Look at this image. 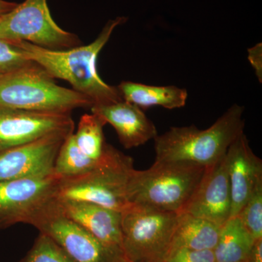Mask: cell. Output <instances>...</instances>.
I'll use <instances>...</instances> for the list:
<instances>
[{
	"instance_id": "cell-1",
	"label": "cell",
	"mask_w": 262,
	"mask_h": 262,
	"mask_svg": "<svg viewBox=\"0 0 262 262\" xmlns=\"http://www.w3.org/2000/svg\"><path fill=\"white\" fill-rule=\"evenodd\" d=\"M127 20L126 17L108 20L94 42L63 51L47 49L27 42L12 43L18 46L24 56L42 67L52 78L67 81L73 90L87 96L93 106L108 104L123 99L117 87L106 83L98 75V56L115 29Z\"/></svg>"
},
{
	"instance_id": "cell-2",
	"label": "cell",
	"mask_w": 262,
	"mask_h": 262,
	"mask_svg": "<svg viewBox=\"0 0 262 262\" xmlns=\"http://www.w3.org/2000/svg\"><path fill=\"white\" fill-rule=\"evenodd\" d=\"M244 107L233 104L206 130L194 125L172 127L155 137V162H182L208 167L227 152L244 133Z\"/></svg>"
},
{
	"instance_id": "cell-3",
	"label": "cell",
	"mask_w": 262,
	"mask_h": 262,
	"mask_svg": "<svg viewBox=\"0 0 262 262\" xmlns=\"http://www.w3.org/2000/svg\"><path fill=\"white\" fill-rule=\"evenodd\" d=\"M206 167L182 162H155L147 170L134 169L127 188L130 205L159 211H182Z\"/></svg>"
},
{
	"instance_id": "cell-4",
	"label": "cell",
	"mask_w": 262,
	"mask_h": 262,
	"mask_svg": "<svg viewBox=\"0 0 262 262\" xmlns=\"http://www.w3.org/2000/svg\"><path fill=\"white\" fill-rule=\"evenodd\" d=\"M134 169L132 158L110 144L94 168L59 179L55 200L87 202L122 212L130 205L127 188Z\"/></svg>"
},
{
	"instance_id": "cell-5",
	"label": "cell",
	"mask_w": 262,
	"mask_h": 262,
	"mask_svg": "<svg viewBox=\"0 0 262 262\" xmlns=\"http://www.w3.org/2000/svg\"><path fill=\"white\" fill-rule=\"evenodd\" d=\"M35 63L0 77V106L38 113L69 114L91 108L92 101L73 89L58 85Z\"/></svg>"
},
{
	"instance_id": "cell-6",
	"label": "cell",
	"mask_w": 262,
	"mask_h": 262,
	"mask_svg": "<svg viewBox=\"0 0 262 262\" xmlns=\"http://www.w3.org/2000/svg\"><path fill=\"white\" fill-rule=\"evenodd\" d=\"M122 213V248L129 262H165L178 213L130 205Z\"/></svg>"
},
{
	"instance_id": "cell-7",
	"label": "cell",
	"mask_w": 262,
	"mask_h": 262,
	"mask_svg": "<svg viewBox=\"0 0 262 262\" xmlns=\"http://www.w3.org/2000/svg\"><path fill=\"white\" fill-rule=\"evenodd\" d=\"M0 39L10 42H27L54 51L68 50L81 44L76 34L57 25L47 0H25L0 15Z\"/></svg>"
},
{
	"instance_id": "cell-8",
	"label": "cell",
	"mask_w": 262,
	"mask_h": 262,
	"mask_svg": "<svg viewBox=\"0 0 262 262\" xmlns=\"http://www.w3.org/2000/svg\"><path fill=\"white\" fill-rule=\"evenodd\" d=\"M31 225L51 237L77 262H129L121 248L100 241L66 216L55 200L36 215Z\"/></svg>"
},
{
	"instance_id": "cell-9",
	"label": "cell",
	"mask_w": 262,
	"mask_h": 262,
	"mask_svg": "<svg viewBox=\"0 0 262 262\" xmlns=\"http://www.w3.org/2000/svg\"><path fill=\"white\" fill-rule=\"evenodd\" d=\"M59 179L53 174L0 182V229L31 225L56 198Z\"/></svg>"
},
{
	"instance_id": "cell-10",
	"label": "cell",
	"mask_w": 262,
	"mask_h": 262,
	"mask_svg": "<svg viewBox=\"0 0 262 262\" xmlns=\"http://www.w3.org/2000/svg\"><path fill=\"white\" fill-rule=\"evenodd\" d=\"M69 114L38 113L0 106V152L56 133L72 134Z\"/></svg>"
},
{
	"instance_id": "cell-11",
	"label": "cell",
	"mask_w": 262,
	"mask_h": 262,
	"mask_svg": "<svg viewBox=\"0 0 262 262\" xmlns=\"http://www.w3.org/2000/svg\"><path fill=\"white\" fill-rule=\"evenodd\" d=\"M70 134H50L1 151L0 182L53 174L57 155L66 138Z\"/></svg>"
},
{
	"instance_id": "cell-12",
	"label": "cell",
	"mask_w": 262,
	"mask_h": 262,
	"mask_svg": "<svg viewBox=\"0 0 262 262\" xmlns=\"http://www.w3.org/2000/svg\"><path fill=\"white\" fill-rule=\"evenodd\" d=\"M179 213H186L222 226L230 218L231 194L226 154L206 167L192 196Z\"/></svg>"
},
{
	"instance_id": "cell-13",
	"label": "cell",
	"mask_w": 262,
	"mask_h": 262,
	"mask_svg": "<svg viewBox=\"0 0 262 262\" xmlns=\"http://www.w3.org/2000/svg\"><path fill=\"white\" fill-rule=\"evenodd\" d=\"M226 158L230 187V217H233L239 214L262 181V161L253 153L244 133L229 146Z\"/></svg>"
},
{
	"instance_id": "cell-14",
	"label": "cell",
	"mask_w": 262,
	"mask_h": 262,
	"mask_svg": "<svg viewBox=\"0 0 262 262\" xmlns=\"http://www.w3.org/2000/svg\"><path fill=\"white\" fill-rule=\"evenodd\" d=\"M91 110V113L101 117L115 129L119 141L125 149L143 145L158 135L155 124L142 110L123 100L94 105Z\"/></svg>"
},
{
	"instance_id": "cell-15",
	"label": "cell",
	"mask_w": 262,
	"mask_h": 262,
	"mask_svg": "<svg viewBox=\"0 0 262 262\" xmlns=\"http://www.w3.org/2000/svg\"><path fill=\"white\" fill-rule=\"evenodd\" d=\"M55 202L66 216L100 241L122 248L121 212L87 202L57 200Z\"/></svg>"
},
{
	"instance_id": "cell-16",
	"label": "cell",
	"mask_w": 262,
	"mask_h": 262,
	"mask_svg": "<svg viewBox=\"0 0 262 262\" xmlns=\"http://www.w3.org/2000/svg\"><path fill=\"white\" fill-rule=\"evenodd\" d=\"M123 101L142 110L159 106L168 110L185 106L188 93L175 85L155 86L123 81L117 86Z\"/></svg>"
},
{
	"instance_id": "cell-17",
	"label": "cell",
	"mask_w": 262,
	"mask_h": 262,
	"mask_svg": "<svg viewBox=\"0 0 262 262\" xmlns=\"http://www.w3.org/2000/svg\"><path fill=\"white\" fill-rule=\"evenodd\" d=\"M221 227L189 213H178L170 253L179 248L213 251L218 241Z\"/></svg>"
},
{
	"instance_id": "cell-18",
	"label": "cell",
	"mask_w": 262,
	"mask_h": 262,
	"mask_svg": "<svg viewBox=\"0 0 262 262\" xmlns=\"http://www.w3.org/2000/svg\"><path fill=\"white\" fill-rule=\"evenodd\" d=\"M254 241L238 215L230 217L221 227L215 262H248Z\"/></svg>"
},
{
	"instance_id": "cell-19",
	"label": "cell",
	"mask_w": 262,
	"mask_h": 262,
	"mask_svg": "<svg viewBox=\"0 0 262 262\" xmlns=\"http://www.w3.org/2000/svg\"><path fill=\"white\" fill-rule=\"evenodd\" d=\"M106 125L105 120L96 114H84L81 117L74 137L81 151L91 159H101L110 146L103 135Z\"/></svg>"
},
{
	"instance_id": "cell-20",
	"label": "cell",
	"mask_w": 262,
	"mask_h": 262,
	"mask_svg": "<svg viewBox=\"0 0 262 262\" xmlns=\"http://www.w3.org/2000/svg\"><path fill=\"white\" fill-rule=\"evenodd\" d=\"M100 160L91 159L81 151L76 144L73 133L66 138L58 151L53 167V175L58 179L76 177L94 168Z\"/></svg>"
},
{
	"instance_id": "cell-21",
	"label": "cell",
	"mask_w": 262,
	"mask_h": 262,
	"mask_svg": "<svg viewBox=\"0 0 262 262\" xmlns=\"http://www.w3.org/2000/svg\"><path fill=\"white\" fill-rule=\"evenodd\" d=\"M20 262H77L46 234L39 233L34 246Z\"/></svg>"
},
{
	"instance_id": "cell-22",
	"label": "cell",
	"mask_w": 262,
	"mask_h": 262,
	"mask_svg": "<svg viewBox=\"0 0 262 262\" xmlns=\"http://www.w3.org/2000/svg\"><path fill=\"white\" fill-rule=\"evenodd\" d=\"M237 215L255 241L262 239V181L258 183Z\"/></svg>"
},
{
	"instance_id": "cell-23",
	"label": "cell",
	"mask_w": 262,
	"mask_h": 262,
	"mask_svg": "<svg viewBox=\"0 0 262 262\" xmlns=\"http://www.w3.org/2000/svg\"><path fill=\"white\" fill-rule=\"evenodd\" d=\"M32 63L16 45L0 39V75L12 73Z\"/></svg>"
},
{
	"instance_id": "cell-24",
	"label": "cell",
	"mask_w": 262,
	"mask_h": 262,
	"mask_svg": "<svg viewBox=\"0 0 262 262\" xmlns=\"http://www.w3.org/2000/svg\"><path fill=\"white\" fill-rule=\"evenodd\" d=\"M165 262H215V258L211 250L179 248L169 254Z\"/></svg>"
},
{
	"instance_id": "cell-25",
	"label": "cell",
	"mask_w": 262,
	"mask_h": 262,
	"mask_svg": "<svg viewBox=\"0 0 262 262\" xmlns=\"http://www.w3.org/2000/svg\"><path fill=\"white\" fill-rule=\"evenodd\" d=\"M248 59L254 69L258 81L262 82V45L258 43L256 46L248 49Z\"/></svg>"
},
{
	"instance_id": "cell-26",
	"label": "cell",
	"mask_w": 262,
	"mask_h": 262,
	"mask_svg": "<svg viewBox=\"0 0 262 262\" xmlns=\"http://www.w3.org/2000/svg\"><path fill=\"white\" fill-rule=\"evenodd\" d=\"M248 262H262V239L254 241Z\"/></svg>"
},
{
	"instance_id": "cell-27",
	"label": "cell",
	"mask_w": 262,
	"mask_h": 262,
	"mask_svg": "<svg viewBox=\"0 0 262 262\" xmlns=\"http://www.w3.org/2000/svg\"><path fill=\"white\" fill-rule=\"evenodd\" d=\"M17 3L11 2L0 0V15L4 14L7 12L10 11L16 6Z\"/></svg>"
},
{
	"instance_id": "cell-28",
	"label": "cell",
	"mask_w": 262,
	"mask_h": 262,
	"mask_svg": "<svg viewBox=\"0 0 262 262\" xmlns=\"http://www.w3.org/2000/svg\"><path fill=\"white\" fill-rule=\"evenodd\" d=\"M1 76H3V75H0V77H1Z\"/></svg>"
}]
</instances>
